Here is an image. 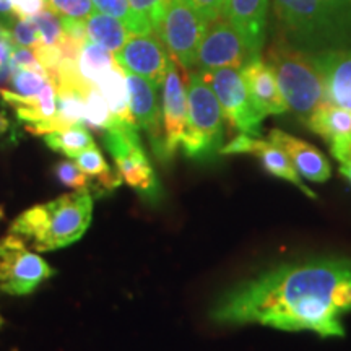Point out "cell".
Wrapping results in <instances>:
<instances>
[{
	"label": "cell",
	"mask_w": 351,
	"mask_h": 351,
	"mask_svg": "<svg viewBox=\"0 0 351 351\" xmlns=\"http://www.w3.org/2000/svg\"><path fill=\"white\" fill-rule=\"evenodd\" d=\"M57 90L56 132L85 124V91L73 86H59Z\"/></svg>",
	"instance_id": "d4e9b609"
},
{
	"label": "cell",
	"mask_w": 351,
	"mask_h": 351,
	"mask_svg": "<svg viewBox=\"0 0 351 351\" xmlns=\"http://www.w3.org/2000/svg\"><path fill=\"white\" fill-rule=\"evenodd\" d=\"M163 132L165 155L163 160H171L181 147L184 130L187 124V86L178 70V64L171 59L168 73L163 83Z\"/></svg>",
	"instance_id": "5bb4252c"
},
{
	"label": "cell",
	"mask_w": 351,
	"mask_h": 351,
	"mask_svg": "<svg viewBox=\"0 0 351 351\" xmlns=\"http://www.w3.org/2000/svg\"><path fill=\"white\" fill-rule=\"evenodd\" d=\"M15 46L16 44L13 43L12 32H8L5 26L0 25V69H2L3 65L8 64V60H10V56H12V51Z\"/></svg>",
	"instance_id": "f35d334b"
},
{
	"label": "cell",
	"mask_w": 351,
	"mask_h": 351,
	"mask_svg": "<svg viewBox=\"0 0 351 351\" xmlns=\"http://www.w3.org/2000/svg\"><path fill=\"white\" fill-rule=\"evenodd\" d=\"M13 43L16 46L21 47H29V49H36L41 44V38H39V32L36 26L32 21V19H19L15 26H13Z\"/></svg>",
	"instance_id": "836d02e7"
},
{
	"label": "cell",
	"mask_w": 351,
	"mask_h": 351,
	"mask_svg": "<svg viewBox=\"0 0 351 351\" xmlns=\"http://www.w3.org/2000/svg\"><path fill=\"white\" fill-rule=\"evenodd\" d=\"M340 173H341V176H345V178L351 182V161H348V163H341Z\"/></svg>",
	"instance_id": "60d3db41"
},
{
	"label": "cell",
	"mask_w": 351,
	"mask_h": 351,
	"mask_svg": "<svg viewBox=\"0 0 351 351\" xmlns=\"http://www.w3.org/2000/svg\"><path fill=\"white\" fill-rule=\"evenodd\" d=\"M276 36L315 52L351 44V25L333 16L320 0H271Z\"/></svg>",
	"instance_id": "3957f363"
},
{
	"label": "cell",
	"mask_w": 351,
	"mask_h": 351,
	"mask_svg": "<svg viewBox=\"0 0 351 351\" xmlns=\"http://www.w3.org/2000/svg\"><path fill=\"white\" fill-rule=\"evenodd\" d=\"M93 218V195L88 189L65 194L46 204L34 205L19 215L10 232L33 251L49 252L82 239Z\"/></svg>",
	"instance_id": "7a4b0ae2"
},
{
	"label": "cell",
	"mask_w": 351,
	"mask_h": 351,
	"mask_svg": "<svg viewBox=\"0 0 351 351\" xmlns=\"http://www.w3.org/2000/svg\"><path fill=\"white\" fill-rule=\"evenodd\" d=\"M75 163L80 166V169L85 173L91 181V189L95 191L96 195L103 194H111L112 191H116L117 187L122 184V179L119 173H114L109 168V165L104 160V156L101 155L99 148L91 147L88 150L82 152L80 155L75 158Z\"/></svg>",
	"instance_id": "603a6c76"
},
{
	"label": "cell",
	"mask_w": 351,
	"mask_h": 351,
	"mask_svg": "<svg viewBox=\"0 0 351 351\" xmlns=\"http://www.w3.org/2000/svg\"><path fill=\"white\" fill-rule=\"evenodd\" d=\"M261 54L245 41V38L223 16L212 21L197 51L195 67L199 72L217 69H238Z\"/></svg>",
	"instance_id": "30bf717a"
},
{
	"label": "cell",
	"mask_w": 351,
	"mask_h": 351,
	"mask_svg": "<svg viewBox=\"0 0 351 351\" xmlns=\"http://www.w3.org/2000/svg\"><path fill=\"white\" fill-rule=\"evenodd\" d=\"M114 56L125 72L135 73L158 86H163L171 56L156 33L130 38L124 47Z\"/></svg>",
	"instance_id": "8fae6325"
},
{
	"label": "cell",
	"mask_w": 351,
	"mask_h": 351,
	"mask_svg": "<svg viewBox=\"0 0 351 351\" xmlns=\"http://www.w3.org/2000/svg\"><path fill=\"white\" fill-rule=\"evenodd\" d=\"M0 96L8 106L15 109L16 117L34 135H47L56 132L57 90L52 82H47L38 95L21 96L8 88H0Z\"/></svg>",
	"instance_id": "9a60e30c"
},
{
	"label": "cell",
	"mask_w": 351,
	"mask_h": 351,
	"mask_svg": "<svg viewBox=\"0 0 351 351\" xmlns=\"http://www.w3.org/2000/svg\"><path fill=\"white\" fill-rule=\"evenodd\" d=\"M104 145L111 153L122 182L148 200L158 199V179L138 137V127L117 121L104 130Z\"/></svg>",
	"instance_id": "8992f818"
},
{
	"label": "cell",
	"mask_w": 351,
	"mask_h": 351,
	"mask_svg": "<svg viewBox=\"0 0 351 351\" xmlns=\"http://www.w3.org/2000/svg\"><path fill=\"white\" fill-rule=\"evenodd\" d=\"M96 12L106 13L109 16L121 20L134 36H142V34H152L145 26L140 23L137 16L132 12L129 0H91Z\"/></svg>",
	"instance_id": "83f0119b"
},
{
	"label": "cell",
	"mask_w": 351,
	"mask_h": 351,
	"mask_svg": "<svg viewBox=\"0 0 351 351\" xmlns=\"http://www.w3.org/2000/svg\"><path fill=\"white\" fill-rule=\"evenodd\" d=\"M13 15L19 19H32L41 10L46 8V0H10Z\"/></svg>",
	"instance_id": "8d00e7d4"
},
{
	"label": "cell",
	"mask_w": 351,
	"mask_h": 351,
	"mask_svg": "<svg viewBox=\"0 0 351 351\" xmlns=\"http://www.w3.org/2000/svg\"><path fill=\"white\" fill-rule=\"evenodd\" d=\"M223 111L200 72L187 77V124L181 142L191 160H208L223 147Z\"/></svg>",
	"instance_id": "5b68a950"
},
{
	"label": "cell",
	"mask_w": 351,
	"mask_h": 351,
	"mask_svg": "<svg viewBox=\"0 0 351 351\" xmlns=\"http://www.w3.org/2000/svg\"><path fill=\"white\" fill-rule=\"evenodd\" d=\"M46 3L60 19L86 20L95 12L91 0H46Z\"/></svg>",
	"instance_id": "1f68e13d"
},
{
	"label": "cell",
	"mask_w": 351,
	"mask_h": 351,
	"mask_svg": "<svg viewBox=\"0 0 351 351\" xmlns=\"http://www.w3.org/2000/svg\"><path fill=\"white\" fill-rule=\"evenodd\" d=\"M86 33L90 41L99 44L112 54H117L124 47L132 34L121 20L96 10L86 19Z\"/></svg>",
	"instance_id": "7402d4cb"
},
{
	"label": "cell",
	"mask_w": 351,
	"mask_h": 351,
	"mask_svg": "<svg viewBox=\"0 0 351 351\" xmlns=\"http://www.w3.org/2000/svg\"><path fill=\"white\" fill-rule=\"evenodd\" d=\"M44 142L51 150L62 153V155L72 158V160H75L82 152L95 147L93 137L83 124L72 125L64 130L51 132V134L44 135Z\"/></svg>",
	"instance_id": "484cf974"
},
{
	"label": "cell",
	"mask_w": 351,
	"mask_h": 351,
	"mask_svg": "<svg viewBox=\"0 0 351 351\" xmlns=\"http://www.w3.org/2000/svg\"><path fill=\"white\" fill-rule=\"evenodd\" d=\"M3 218V210H2V207H0V219Z\"/></svg>",
	"instance_id": "b9f144b4"
},
{
	"label": "cell",
	"mask_w": 351,
	"mask_h": 351,
	"mask_svg": "<svg viewBox=\"0 0 351 351\" xmlns=\"http://www.w3.org/2000/svg\"><path fill=\"white\" fill-rule=\"evenodd\" d=\"M85 104V124L93 130H108L119 121L111 112L106 99L96 86H91V90L86 93Z\"/></svg>",
	"instance_id": "4316f807"
},
{
	"label": "cell",
	"mask_w": 351,
	"mask_h": 351,
	"mask_svg": "<svg viewBox=\"0 0 351 351\" xmlns=\"http://www.w3.org/2000/svg\"><path fill=\"white\" fill-rule=\"evenodd\" d=\"M306 125L326 142L333 143L337 140L351 137V111L326 101L311 114Z\"/></svg>",
	"instance_id": "ffe728a7"
},
{
	"label": "cell",
	"mask_w": 351,
	"mask_h": 351,
	"mask_svg": "<svg viewBox=\"0 0 351 351\" xmlns=\"http://www.w3.org/2000/svg\"><path fill=\"white\" fill-rule=\"evenodd\" d=\"M330 153L340 163H348L351 161V137L337 140L330 143Z\"/></svg>",
	"instance_id": "ab89813d"
},
{
	"label": "cell",
	"mask_w": 351,
	"mask_h": 351,
	"mask_svg": "<svg viewBox=\"0 0 351 351\" xmlns=\"http://www.w3.org/2000/svg\"><path fill=\"white\" fill-rule=\"evenodd\" d=\"M208 25L187 0H171L156 34L178 67L189 70L195 65L197 51Z\"/></svg>",
	"instance_id": "52a82bcc"
},
{
	"label": "cell",
	"mask_w": 351,
	"mask_h": 351,
	"mask_svg": "<svg viewBox=\"0 0 351 351\" xmlns=\"http://www.w3.org/2000/svg\"><path fill=\"white\" fill-rule=\"evenodd\" d=\"M241 77H243L254 108L263 117L288 111V104L280 91L274 70L265 59L258 56L249 64H245L241 69Z\"/></svg>",
	"instance_id": "e0dca14e"
},
{
	"label": "cell",
	"mask_w": 351,
	"mask_h": 351,
	"mask_svg": "<svg viewBox=\"0 0 351 351\" xmlns=\"http://www.w3.org/2000/svg\"><path fill=\"white\" fill-rule=\"evenodd\" d=\"M129 86L130 111L140 129H143L150 138L153 152L163 160L165 155V132H163V109L158 96V85L147 78L125 72Z\"/></svg>",
	"instance_id": "7c38bea8"
},
{
	"label": "cell",
	"mask_w": 351,
	"mask_h": 351,
	"mask_svg": "<svg viewBox=\"0 0 351 351\" xmlns=\"http://www.w3.org/2000/svg\"><path fill=\"white\" fill-rule=\"evenodd\" d=\"M200 73L204 80L212 86L221 106L223 117L228 121L231 129H236L239 134L258 137L262 121L265 117L254 108L243 77H241V70L226 67Z\"/></svg>",
	"instance_id": "9c48e42d"
},
{
	"label": "cell",
	"mask_w": 351,
	"mask_h": 351,
	"mask_svg": "<svg viewBox=\"0 0 351 351\" xmlns=\"http://www.w3.org/2000/svg\"><path fill=\"white\" fill-rule=\"evenodd\" d=\"M351 311V258L282 265L219 298L210 319L221 326L261 324L288 332L343 337Z\"/></svg>",
	"instance_id": "6da1fadb"
},
{
	"label": "cell",
	"mask_w": 351,
	"mask_h": 351,
	"mask_svg": "<svg viewBox=\"0 0 351 351\" xmlns=\"http://www.w3.org/2000/svg\"><path fill=\"white\" fill-rule=\"evenodd\" d=\"M269 140L287 153L300 176L313 182H326L332 176V166L322 152L304 140L293 137L280 129L269 132Z\"/></svg>",
	"instance_id": "ac0fdd59"
},
{
	"label": "cell",
	"mask_w": 351,
	"mask_h": 351,
	"mask_svg": "<svg viewBox=\"0 0 351 351\" xmlns=\"http://www.w3.org/2000/svg\"><path fill=\"white\" fill-rule=\"evenodd\" d=\"M10 62L13 64L15 69H23V70H32V72L41 73L47 78L46 75V70L41 65V62L38 60L36 54H34L33 49L29 47H21V46H15L12 51L10 56ZM49 80V78H47Z\"/></svg>",
	"instance_id": "e575fe53"
},
{
	"label": "cell",
	"mask_w": 351,
	"mask_h": 351,
	"mask_svg": "<svg viewBox=\"0 0 351 351\" xmlns=\"http://www.w3.org/2000/svg\"><path fill=\"white\" fill-rule=\"evenodd\" d=\"M171 0H129L132 12L150 33H156Z\"/></svg>",
	"instance_id": "f1b7e54d"
},
{
	"label": "cell",
	"mask_w": 351,
	"mask_h": 351,
	"mask_svg": "<svg viewBox=\"0 0 351 351\" xmlns=\"http://www.w3.org/2000/svg\"><path fill=\"white\" fill-rule=\"evenodd\" d=\"M189 5L197 10L208 23L218 20L223 15L225 0H187Z\"/></svg>",
	"instance_id": "d590c367"
},
{
	"label": "cell",
	"mask_w": 351,
	"mask_h": 351,
	"mask_svg": "<svg viewBox=\"0 0 351 351\" xmlns=\"http://www.w3.org/2000/svg\"><path fill=\"white\" fill-rule=\"evenodd\" d=\"M239 153H249V155L257 156L261 160L262 168L267 173L275 176V178L283 179V181L291 182L296 186L302 194H306L311 199H315V192L302 182L300 173H298L295 165L291 163L287 153L282 148H278L270 140H261L251 135L239 134L230 143L223 145L219 155H239Z\"/></svg>",
	"instance_id": "4fadbf2b"
},
{
	"label": "cell",
	"mask_w": 351,
	"mask_h": 351,
	"mask_svg": "<svg viewBox=\"0 0 351 351\" xmlns=\"http://www.w3.org/2000/svg\"><path fill=\"white\" fill-rule=\"evenodd\" d=\"M322 77L327 103L351 111V49L335 47L313 54Z\"/></svg>",
	"instance_id": "2e32d148"
},
{
	"label": "cell",
	"mask_w": 351,
	"mask_h": 351,
	"mask_svg": "<svg viewBox=\"0 0 351 351\" xmlns=\"http://www.w3.org/2000/svg\"><path fill=\"white\" fill-rule=\"evenodd\" d=\"M54 174L57 176L60 182L64 186H67L70 189H75V191H83V189H91V181L90 178L83 173L75 161H59L54 168Z\"/></svg>",
	"instance_id": "d6a6232c"
},
{
	"label": "cell",
	"mask_w": 351,
	"mask_h": 351,
	"mask_svg": "<svg viewBox=\"0 0 351 351\" xmlns=\"http://www.w3.org/2000/svg\"><path fill=\"white\" fill-rule=\"evenodd\" d=\"M32 21L36 26L39 32V38H41V44L46 46H54L62 38L64 28H62V19L57 13H54L51 8H44L36 15L32 16Z\"/></svg>",
	"instance_id": "f546056e"
},
{
	"label": "cell",
	"mask_w": 351,
	"mask_h": 351,
	"mask_svg": "<svg viewBox=\"0 0 351 351\" xmlns=\"http://www.w3.org/2000/svg\"><path fill=\"white\" fill-rule=\"evenodd\" d=\"M116 64V56L112 52L101 47L99 44L90 41V39L83 44L77 62L78 73L91 86H95Z\"/></svg>",
	"instance_id": "cb8c5ba5"
},
{
	"label": "cell",
	"mask_w": 351,
	"mask_h": 351,
	"mask_svg": "<svg viewBox=\"0 0 351 351\" xmlns=\"http://www.w3.org/2000/svg\"><path fill=\"white\" fill-rule=\"evenodd\" d=\"M106 99L109 109L117 119L125 122L129 125H137L134 119V114L130 111L129 86H127L125 70L116 64L101 80L95 85ZM138 127V125H137Z\"/></svg>",
	"instance_id": "44dd1931"
},
{
	"label": "cell",
	"mask_w": 351,
	"mask_h": 351,
	"mask_svg": "<svg viewBox=\"0 0 351 351\" xmlns=\"http://www.w3.org/2000/svg\"><path fill=\"white\" fill-rule=\"evenodd\" d=\"M270 0H225L223 19H226L261 54L267 36Z\"/></svg>",
	"instance_id": "d6986e66"
},
{
	"label": "cell",
	"mask_w": 351,
	"mask_h": 351,
	"mask_svg": "<svg viewBox=\"0 0 351 351\" xmlns=\"http://www.w3.org/2000/svg\"><path fill=\"white\" fill-rule=\"evenodd\" d=\"M47 82L49 80L44 75H41V73L32 72V70L15 69V72H13V75L8 83H10L13 93L21 96H33L38 95Z\"/></svg>",
	"instance_id": "4dcf8cb0"
},
{
	"label": "cell",
	"mask_w": 351,
	"mask_h": 351,
	"mask_svg": "<svg viewBox=\"0 0 351 351\" xmlns=\"http://www.w3.org/2000/svg\"><path fill=\"white\" fill-rule=\"evenodd\" d=\"M265 60L274 70L288 111L295 112L306 124L311 114L327 101L313 54L276 36L267 51Z\"/></svg>",
	"instance_id": "277c9868"
},
{
	"label": "cell",
	"mask_w": 351,
	"mask_h": 351,
	"mask_svg": "<svg viewBox=\"0 0 351 351\" xmlns=\"http://www.w3.org/2000/svg\"><path fill=\"white\" fill-rule=\"evenodd\" d=\"M54 274V269L29 251L16 234L10 232L0 239V293L10 296L29 295Z\"/></svg>",
	"instance_id": "ba28073f"
},
{
	"label": "cell",
	"mask_w": 351,
	"mask_h": 351,
	"mask_svg": "<svg viewBox=\"0 0 351 351\" xmlns=\"http://www.w3.org/2000/svg\"><path fill=\"white\" fill-rule=\"evenodd\" d=\"M333 16L351 25V0H320Z\"/></svg>",
	"instance_id": "74e56055"
}]
</instances>
